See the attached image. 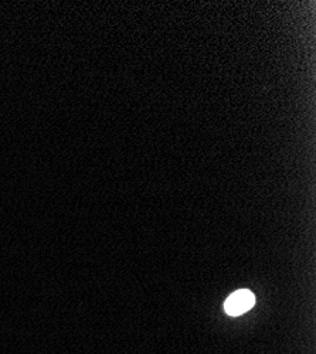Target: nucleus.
Returning <instances> with one entry per match:
<instances>
[{
	"label": "nucleus",
	"instance_id": "f257e3e1",
	"mask_svg": "<svg viewBox=\"0 0 316 354\" xmlns=\"http://www.w3.org/2000/svg\"><path fill=\"white\" fill-rule=\"evenodd\" d=\"M255 304V297L251 290L241 289L230 295L224 304V310L230 316H239L250 310Z\"/></svg>",
	"mask_w": 316,
	"mask_h": 354
}]
</instances>
